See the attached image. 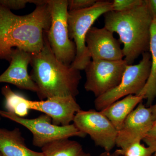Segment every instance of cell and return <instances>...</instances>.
Here are the masks:
<instances>
[{"instance_id": "obj_5", "label": "cell", "mask_w": 156, "mask_h": 156, "mask_svg": "<svg viewBox=\"0 0 156 156\" xmlns=\"http://www.w3.org/2000/svg\"><path fill=\"white\" fill-rule=\"evenodd\" d=\"M51 16L47 38L56 58L63 64L70 66L74 60L76 48L69 36L68 3L67 0H48Z\"/></svg>"}, {"instance_id": "obj_8", "label": "cell", "mask_w": 156, "mask_h": 156, "mask_svg": "<svg viewBox=\"0 0 156 156\" xmlns=\"http://www.w3.org/2000/svg\"><path fill=\"white\" fill-rule=\"evenodd\" d=\"M124 59L118 61L91 60L85 69V89L99 97L118 86L126 66Z\"/></svg>"}, {"instance_id": "obj_20", "label": "cell", "mask_w": 156, "mask_h": 156, "mask_svg": "<svg viewBox=\"0 0 156 156\" xmlns=\"http://www.w3.org/2000/svg\"><path fill=\"white\" fill-rule=\"evenodd\" d=\"M143 0H114L112 2V11L122 12L128 11L140 5Z\"/></svg>"}, {"instance_id": "obj_24", "label": "cell", "mask_w": 156, "mask_h": 156, "mask_svg": "<svg viewBox=\"0 0 156 156\" xmlns=\"http://www.w3.org/2000/svg\"><path fill=\"white\" fill-rule=\"evenodd\" d=\"M153 20H156V0H146Z\"/></svg>"}, {"instance_id": "obj_3", "label": "cell", "mask_w": 156, "mask_h": 156, "mask_svg": "<svg viewBox=\"0 0 156 156\" xmlns=\"http://www.w3.org/2000/svg\"><path fill=\"white\" fill-rule=\"evenodd\" d=\"M103 16L104 27L119 34L124 45V59L128 65L148 52L153 18L146 0L128 11H110Z\"/></svg>"}, {"instance_id": "obj_11", "label": "cell", "mask_w": 156, "mask_h": 156, "mask_svg": "<svg viewBox=\"0 0 156 156\" xmlns=\"http://www.w3.org/2000/svg\"><path fill=\"white\" fill-rule=\"evenodd\" d=\"M86 46L92 60L118 61L124 59L119 40L105 27L92 26L86 37Z\"/></svg>"}, {"instance_id": "obj_19", "label": "cell", "mask_w": 156, "mask_h": 156, "mask_svg": "<svg viewBox=\"0 0 156 156\" xmlns=\"http://www.w3.org/2000/svg\"><path fill=\"white\" fill-rule=\"evenodd\" d=\"M115 152L119 156H152L149 149L140 142L132 144L123 149L119 148Z\"/></svg>"}, {"instance_id": "obj_7", "label": "cell", "mask_w": 156, "mask_h": 156, "mask_svg": "<svg viewBox=\"0 0 156 156\" xmlns=\"http://www.w3.org/2000/svg\"><path fill=\"white\" fill-rule=\"evenodd\" d=\"M0 116L27 128L33 134V144L39 147L42 148L58 140L67 139L73 136L84 138L87 136L73 124L66 126L54 125L51 118L47 115H41L35 119H27L0 109Z\"/></svg>"}, {"instance_id": "obj_1", "label": "cell", "mask_w": 156, "mask_h": 156, "mask_svg": "<svg viewBox=\"0 0 156 156\" xmlns=\"http://www.w3.org/2000/svg\"><path fill=\"white\" fill-rule=\"evenodd\" d=\"M51 16L48 1H43L27 15H16L0 5V58L10 62L14 48L31 55L44 47Z\"/></svg>"}, {"instance_id": "obj_17", "label": "cell", "mask_w": 156, "mask_h": 156, "mask_svg": "<svg viewBox=\"0 0 156 156\" xmlns=\"http://www.w3.org/2000/svg\"><path fill=\"white\" fill-rule=\"evenodd\" d=\"M44 156H91L80 144L69 138L58 140L41 148Z\"/></svg>"}, {"instance_id": "obj_29", "label": "cell", "mask_w": 156, "mask_h": 156, "mask_svg": "<svg viewBox=\"0 0 156 156\" xmlns=\"http://www.w3.org/2000/svg\"><path fill=\"white\" fill-rule=\"evenodd\" d=\"M1 119V116H0V120Z\"/></svg>"}, {"instance_id": "obj_18", "label": "cell", "mask_w": 156, "mask_h": 156, "mask_svg": "<svg viewBox=\"0 0 156 156\" xmlns=\"http://www.w3.org/2000/svg\"><path fill=\"white\" fill-rule=\"evenodd\" d=\"M2 93L5 100V108L7 112L21 118L27 115L29 110L27 107L28 99L13 92L8 86L2 88Z\"/></svg>"}, {"instance_id": "obj_13", "label": "cell", "mask_w": 156, "mask_h": 156, "mask_svg": "<svg viewBox=\"0 0 156 156\" xmlns=\"http://www.w3.org/2000/svg\"><path fill=\"white\" fill-rule=\"evenodd\" d=\"M31 60V54L23 50L14 48L12 50L9 68L0 75V83H8L20 89L38 93L39 89L28 73V66Z\"/></svg>"}, {"instance_id": "obj_9", "label": "cell", "mask_w": 156, "mask_h": 156, "mask_svg": "<svg viewBox=\"0 0 156 156\" xmlns=\"http://www.w3.org/2000/svg\"><path fill=\"white\" fill-rule=\"evenodd\" d=\"M73 122L80 131L89 135L95 145L105 151L111 152L115 146L118 131L101 112L80 110Z\"/></svg>"}, {"instance_id": "obj_6", "label": "cell", "mask_w": 156, "mask_h": 156, "mask_svg": "<svg viewBox=\"0 0 156 156\" xmlns=\"http://www.w3.org/2000/svg\"><path fill=\"white\" fill-rule=\"evenodd\" d=\"M138 64L128 65L118 86L99 97L94 105L96 110L101 111L117 101L130 95H138L145 86L150 74L151 58L145 52Z\"/></svg>"}, {"instance_id": "obj_28", "label": "cell", "mask_w": 156, "mask_h": 156, "mask_svg": "<svg viewBox=\"0 0 156 156\" xmlns=\"http://www.w3.org/2000/svg\"><path fill=\"white\" fill-rule=\"evenodd\" d=\"M0 156H3L2 155V154L0 153Z\"/></svg>"}, {"instance_id": "obj_14", "label": "cell", "mask_w": 156, "mask_h": 156, "mask_svg": "<svg viewBox=\"0 0 156 156\" xmlns=\"http://www.w3.org/2000/svg\"><path fill=\"white\" fill-rule=\"evenodd\" d=\"M0 153L3 156H44L26 146L19 128L12 130L0 128Z\"/></svg>"}, {"instance_id": "obj_21", "label": "cell", "mask_w": 156, "mask_h": 156, "mask_svg": "<svg viewBox=\"0 0 156 156\" xmlns=\"http://www.w3.org/2000/svg\"><path fill=\"white\" fill-rule=\"evenodd\" d=\"M98 0H69L68 3V11H74L88 9L97 2Z\"/></svg>"}, {"instance_id": "obj_15", "label": "cell", "mask_w": 156, "mask_h": 156, "mask_svg": "<svg viewBox=\"0 0 156 156\" xmlns=\"http://www.w3.org/2000/svg\"><path fill=\"white\" fill-rule=\"evenodd\" d=\"M144 99L141 95H130L117 101L101 111L117 131L130 113Z\"/></svg>"}, {"instance_id": "obj_2", "label": "cell", "mask_w": 156, "mask_h": 156, "mask_svg": "<svg viewBox=\"0 0 156 156\" xmlns=\"http://www.w3.org/2000/svg\"><path fill=\"white\" fill-rule=\"evenodd\" d=\"M30 76L39 89L40 99L73 97L79 94L80 71L66 66L56 58L45 35L44 44L39 53L31 55Z\"/></svg>"}, {"instance_id": "obj_25", "label": "cell", "mask_w": 156, "mask_h": 156, "mask_svg": "<svg viewBox=\"0 0 156 156\" xmlns=\"http://www.w3.org/2000/svg\"><path fill=\"white\" fill-rule=\"evenodd\" d=\"M150 107L151 110L152 114L153 119L154 121H156V103L154 105H152L151 106L149 107Z\"/></svg>"}, {"instance_id": "obj_22", "label": "cell", "mask_w": 156, "mask_h": 156, "mask_svg": "<svg viewBox=\"0 0 156 156\" xmlns=\"http://www.w3.org/2000/svg\"><path fill=\"white\" fill-rule=\"evenodd\" d=\"M152 154L156 151V121L143 140Z\"/></svg>"}, {"instance_id": "obj_4", "label": "cell", "mask_w": 156, "mask_h": 156, "mask_svg": "<svg viewBox=\"0 0 156 156\" xmlns=\"http://www.w3.org/2000/svg\"><path fill=\"white\" fill-rule=\"evenodd\" d=\"M112 2L101 0L88 9L69 11V36L71 40H73L76 48V57L70 65L72 67L80 71L84 70L91 61L86 46V36L98 17L112 11Z\"/></svg>"}, {"instance_id": "obj_10", "label": "cell", "mask_w": 156, "mask_h": 156, "mask_svg": "<svg viewBox=\"0 0 156 156\" xmlns=\"http://www.w3.org/2000/svg\"><path fill=\"white\" fill-rule=\"evenodd\" d=\"M154 121L150 107L140 103L124 121L118 131L116 144L120 149L140 142L152 127Z\"/></svg>"}, {"instance_id": "obj_26", "label": "cell", "mask_w": 156, "mask_h": 156, "mask_svg": "<svg viewBox=\"0 0 156 156\" xmlns=\"http://www.w3.org/2000/svg\"><path fill=\"white\" fill-rule=\"evenodd\" d=\"M98 156H119L115 153H111V152L105 151Z\"/></svg>"}, {"instance_id": "obj_23", "label": "cell", "mask_w": 156, "mask_h": 156, "mask_svg": "<svg viewBox=\"0 0 156 156\" xmlns=\"http://www.w3.org/2000/svg\"><path fill=\"white\" fill-rule=\"evenodd\" d=\"M32 0H0V5L11 10H19L25 8L27 3H32Z\"/></svg>"}, {"instance_id": "obj_16", "label": "cell", "mask_w": 156, "mask_h": 156, "mask_svg": "<svg viewBox=\"0 0 156 156\" xmlns=\"http://www.w3.org/2000/svg\"><path fill=\"white\" fill-rule=\"evenodd\" d=\"M149 50L151 58L150 74L145 86L138 95L144 97L148 107L152 105L156 98V20H153L151 26Z\"/></svg>"}, {"instance_id": "obj_27", "label": "cell", "mask_w": 156, "mask_h": 156, "mask_svg": "<svg viewBox=\"0 0 156 156\" xmlns=\"http://www.w3.org/2000/svg\"><path fill=\"white\" fill-rule=\"evenodd\" d=\"M152 156H156V151L153 154Z\"/></svg>"}, {"instance_id": "obj_12", "label": "cell", "mask_w": 156, "mask_h": 156, "mask_svg": "<svg viewBox=\"0 0 156 156\" xmlns=\"http://www.w3.org/2000/svg\"><path fill=\"white\" fill-rule=\"evenodd\" d=\"M29 110L42 112L50 117L52 123L59 126H66L73 121L76 113L81 110L73 97H54L38 101L27 100Z\"/></svg>"}]
</instances>
